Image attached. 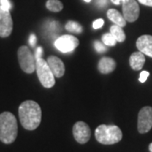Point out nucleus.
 Returning a JSON list of instances; mask_svg holds the SVG:
<instances>
[{"mask_svg":"<svg viewBox=\"0 0 152 152\" xmlns=\"http://www.w3.org/2000/svg\"><path fill=\"white\" fill-rule=\"evenodd\" d=\"M49 23H48V26H47V29H48V31H51L52 33H54L56 31H59L60 26L59 24L57 21H54V20H51V21H48Z\"/></svg>","mask_w":152,"mask_h":152,"instance_id":"nucleus-20","label":"nucleus"},{"mask_svg":"<svg viewBox=\"0 0 152 152\" xmlns=\"http://www.w3.org/2000/svg\"><path fill=\"white\" fill-rule=\"evenodd\" d=\"M96 4H97L99 7H105V6L107 5L108 3H107V0H96Z\"/></svg>","mask_w":152,"mask_h":152,"instance_id":"nucleus-27","label":"nucleus"},{"mask_svg":"<svg viewBox=\"0 0 152 152\" xmlns=\"http://www.w3.org/2000/svg\"><path fill=\"white\" fill-rule=\"evenodd\" d=\"M18 60L20 66L24 72L31 74L36 70V58L31 50L26 46H21L18 49Z\"/></svg>","mask_w":152,"mask_h":152,"instance_id":"nucleus-5","label":"nucleus"},{"mask_svg":"<svg viewBox=\"0 0 152 152\" xmlns=\"http://www.w3.org/2000/svg\"><path fill=\"white\" fill-rule=\"evenodd\" d=\"M104 25V20L102 19H98L96 20L93 22V28L94 29H99V28L102 27Z\"/></svg>","mask_w":152,"mask_h":152,"instance_id":"nucleus-24","label":"nucleus"},{"mask_svg":"<svg viewBox=\"0 0 152 152\" xmlns=\"http://www.w3.org/2000/svg\"><path fill=\"white\" fill-rule=\"evenodd\" d=\"M145 63V57L141 52H135L131 54L129 58V64L132 69L136 71L140 70L144 67Z\"/></svg>","mask_w":152,"mask_h":152,"instance_id":"nucleus-14","label":"nucleus"},{"mask_svg":"<svg viewBox=\"0 0 152 152\" xmlns=\"http://www.w3.org/2000/svg\"><path fill=\"white\" fill-rule=\"evenodd\" d=\"M79 43L80 42L75 37L71 35H64L57 38L54 42V46L61 53H67L74 51L79 46Z\"/></svg>","mask_w":152,"mask_h":152,"instance_id":"nucleus-6","label":"nucleus"},{"mask_svg":"<svg viewBox=\"0 0 152 152\" xmlns=\"http://www.w3.org/2000/svg\"><path fill=\"white\" fill-rule=\"evenodd\" d=\"M94 47L95 49L97 51L98 53H105L107 51V48H106V45L104 43H102L98 41H96L94 42Z\"/></svg>","mask_w":152,"mask_h":152,"instance_id":"nucleus-21","label":"nucleus"},{"mask_svg":"<svg viewBox=\"0 0 152 152\" xmlns=\"http://www.w3.org/2000/svg\"><path fill=\"white\" fill-rule=\"evenodd\" d=\"M102 41L106 46H110V47H113L118 42L117 40L115 39V37L111 32L104 34L102 37Z\"/></svg>","mask_w":152,"mask_h":152,"instance_id":"nucleus-19","label":"nucleus"},{"mask_svg":"<svg viewBox=\"0 0 152 152\" xmlns=\"http://www.w3.org/2000/svg\"><path fill=\"white\" fill-rule=\"evenodd\" d=\"M46 7L52 12H59L63 10L64 5L59 0H48L46 4Z\"/></svg>","mask_w":152,"mask_h":152,"instance_id":"nucleus-17","label":"nucleus"},{"mask_svg":"<svg viewBox=\"0 0 152 152\" xmlns=\"http://www.w3.org/2000/svg\"><path fill=\"white\" fill-rule=\"evenodd\" d=\"M152 128V107H145L140 109L138 115V131L145 134Z\"/></svg>","mask_w":152,"mask_h":152,"instance_id":"nucleus-7","label":"nucleus"},{"mask_svg":"<svg viewBox=\"0 0 152 152\" xmlns=\"http://www.w3.org/2000/svg\"><path fill=\"white\" fill-rule=\"evenodd\" d=\"M0 6L8 10H10V9L12 8V4L10 0H0Z\"/></svg>","mask_w":152,"mask_h":152,"instance_id":"nucleus-22","label":"nucleus"},{"mask_svg":"<svg viewBox=\"0 0 152 152\" xmlns=\"http://www.w3.org/2000/svg\"><path fill=\"white\" fill-rule=\"evenodd\" d=\"M107 18L112 22H113L115 25L119 26L121 27H124L126 26V20L123 15H121L118 11L114 9H110L107 13Z\"/></svg>","mask_w":152,"mask_h":152,"instance_id":"nucleus-15","label":"nucleus"},{"mask_svg":"<svg viewBox=\"0 0 152 152\" xmlns=\"http://www.w3.org/2000/svg\"><path fill=\"white\" fill-rule=\"evenodd\" d=\"M84 1H85V2H86V3H90L91 0H84Z\"/></svg>","mask_w":152,"mask_h":152,"instance_id":"nucleus-31","label":"nucleus"},{"mask_svg":"<svg viewBox=\"0 0 152 152\" xmlns=\"http://www.w3.org/2000/svg\"><path fill=\"white\" fill-rule=\"evenodd\" d=\"M42 53H43V49H42V47H39V48H37V50H36V53H35V58H36V60L42 58Z\"/></svg>","mask_w":152,"mask_h":152,"instance_id":"nucleus-25","label":"nucleus"},{"mask_svg":"<svg viewBox=\"0 0 152 152\" xmlns=\"http://www.w3.org/2000/svg\"><path fill=\"white\" fill-rule=\"evenodd\" d=\"M136 47L140 52L152 58V36L143 35L137 39Z\"/></svg>","mask_w":152,"mask_h":152,"instance_id":"nucleus-11","label":"nucleus"},{"mask_svg":"<svg viewBox=\"0 0 152 152\" xmlns=\"http://www.w3.org/2000/svg\"><path fill=\"white\" fill-rule=\"evenodd\" d=\"M13 31L10 12L0 6V37H8Z\"/></svg>","mask_w":152,"mask_h":152,"instance_id":"nucleus-9","label":"nucleus"},{"mask_svg":"<svg viewBox=\"0 0 152 152\" xmlns=\"http://www.w3.org/2000/svg\"><path fill=\"white\" fill-rule=\"evenodd\" d=\"M17 134L18 124L15 115L10 112L0 114V140L10 145L16 140Z\"/></svg>","mask_w":152,"mask_h":152,"instance_id":"nucleus-2","label":"nucleus"},{"mask_svg":"<svg viewBox=\"0 0 152 152\" xmlns=\"http://www.w3.org/2000/svg\"><path fill=\"white\" fill-rule=\"evenodd\" d=\"M65 28L68 31L71 33H75V34H80L83 31V28L78 22L72 21V20L67 22Z\"/></svg>","mask_w":152,"mask_h":152,"instance_id":"nucleus-18","label":"nucleus"},{"mask_svg":"<svg viewBox=\"0 0 152 152\" xmlns=\"http://www.w3.org/2000/svg\"><path fill=\"white\" fill-rule=\"evenodd\" d=\"M36 70L40 83L45 88H52L55 85V76L48 64L43 58H38L36 60Z\"/></svg>","mask_w":152,"mask_h":152,"instance_id":"nucleus-4","label":"nucleus"},{"mask_svg":"<svg viewBox=\"0 0 152 152\" xmlns=\"http://www.w3.org/2000/svg\"><path fill=\"white\" fill-rule=\"evenodd\" d=\"M29 42H30V45H31V47H35V45L37 43V37H36V35L31 34V35L30 36Z\"/></svg>","mask_w":152,"mask_h":152,"instance_id":"nucleus-26","label":"nucleus"},{"mask_svg":"<svg viewBox=\"0 0 152 152\" xmlns=\"http://www.w3.org/2000/svg\"><path fill=\"white\" fill-rule=\"evenodd\" d=\"M150 75V73L148 71H142L140 75V78H139V81L141 83H145L148 79V77Z\"/></svg>","mask_w":152,"mask_h":152,"instance_id":"nucleus-23","label":"nucleus"},{"mask_svg":"<svg viewBox=\"0 0 152 152\" xmlns=\"http://www.w3.org/2000/svg\"><path fill=\"white\" fill-rule=\"evenodd\" d=\"M20 124L26 130H35L42 121V109L34 101H26L19 107Z\"/></svg>","mask_w":152,"mask_h":152,"instance_id":"nucleus-1","label":"nucleus"},{"mask_svg":"<svg viewBox=\"0 0 152 152\" xmlns=\"http://www.w3.org/2000/svg\"><path fill=\"white\" fill-rule=\"evenodd\" d=\"M50 69H52L55 77L60 78L65 73V67L63 61L56 56H50L47 60Z\"/></svg>","mask_w":152,"mask_h":152,"instance_id":"nucleus-12","label":"nucleus"},{"mask_svg":"<svg viewBox=\"0 0 152 152\" xmlns=\"http://www.w3.org/2000/svg\"><path fill=\"white\" fill-rule=\"evenodd\" d=\"M123 15L128 22H134L140 15V6L135 0H125L123 3Z\"/></svg>","mask_w":152,"mask_h":152,"instance_id":"nucleus-10","label":"nucleus"},{"mask_svg":"<svg viewBox=\"0 0 152 152\" xmlns=\"http://www.w3.org/2000/svg\"><path fill=\"white\" fill-rule=\"evenodd\" d=\"M138 1L144 5L152 7V0H138Z\"/></svg>","mask_w":152,"mask_h":152,"instance_id":"nucleus-28","label":"nucleus"},{"mask_svg":"<svg viewBox=\"0 0 152 152\" xmlns=\"http://www.w3.org/2000/svg\"><path fill=\"white\" fill-rule=\"evenodd\" d=\"M149 150H150V151L152 152V143H151L150 145H149Z\"/></svg>","mask_w":152,"mask_h":152,"instance_id":"nucleus-30","label":"nucleus"},{"mask_svg":"<svg viewBox=\"0 0 152 152\" xmlns=\"http://www.w3.org/2000/svg\"><path fill=\"white\" fill-rule=\"evenodd\" d=\"M96 139L102 145H114L121 141L123 133L116 125L101 124L95 131Z\"/></svg>","mask_w":152,"mask_h":152,"instance_id":"nucleus-3","label":"nucleus"},{"mask_svg":"<svg viewBox=\"0 0 152 152\" xmlns=\"http://www.w3.org/2000/svg\"><path fill=\"white\" fill-rule=\"evenodd\" d=\"M111 1L116 5H120V4H123V3L124 2L125 0H111Z\"/></svg>","mask_w":152,"mask_h":152,"instance_id":"nucleus-29","label":"nucleus"},{"mask_svg":"<svg viewBox=\"0 0 152 152\" xmlns=\"http://www.w3.org/2000/svg\"><path fill=\"white\" fill-rule=\"evenodd\" d=\"M116 69V62L112 58L104 57L98 63V70L102 74L112 73Z\"/></svg>","mask_w":152,"mask_h":152,"instance_id":"nucleus-13","label":"nucleus"},{"mask_svg":"<svg viewBox=\"0 0 152 152\" xmlns=\"http://www.w3.org/2000/svg\"><path fill=\"white\" fill-rule=\"evenodd\" d=\"M73 135L79 144H86L90 140L91 131L89 125L85 122L79 121L73 127Z\"/></svg>","mask_w":152,"mask_h":152,"instance_id":"nucleus-8","label":"nucleus"},{"mask_svg":"<svg viewBox=\"0 0 152 152\" xmlns=\"http://www.w3.org/2000/svg\"><path fill=\"white\" fill-rule=\"evenodd\" d=\"M122 28L123 27L117 26V25H114L110 28V32L113 34V36L118 42H123L126 39V35Z\"/></svg>","mask_w":152,"mask_h":152,"instance_id":"nucleus-16","label":"nucleus"}]
</instances>
